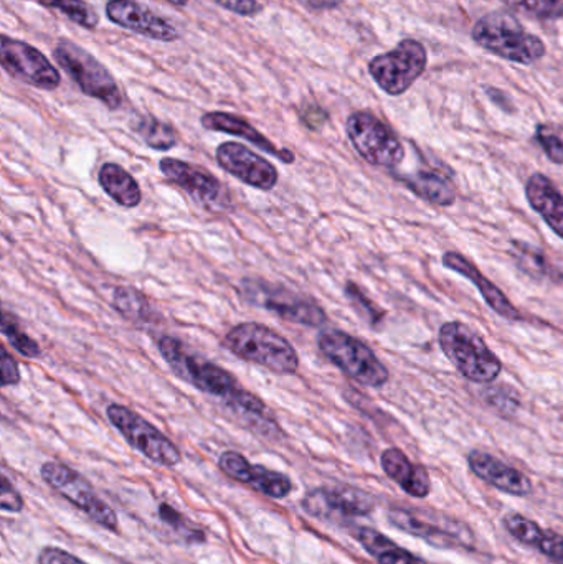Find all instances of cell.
Returning a JSON list of instances; mask_svg holds the SVG:
<instances>
[{
    "mask_svg": "<svg viewBox=\"0 0 563 564\" xmlns=\"http://www.w3.org/2000/svg\"><path fill=\"white\" fill-rule=\"evenodd\" d=\"M159 351L181 380L210 397L220 398L230 411L237 410L250 393L238 383L230 371L191 354L177 338L162 337L159 340Z\"/></svg>",
    "mask_w": 563,
    "mask_h": 564,
    "instance_id": "6da1fadb",
    "label": "cell"
},
{
    "mask_svg": "<svg viewBox=\"0 0 563 564\" xmlns=\"http://www.w3.org/2000/svg\"><path fill=\"white\" fill-rule=\"evenodd\" d=\"M224 345L241 360L261 365L277 375H293L300 368V355L293 345L273 328L257 322L231 327Z\"/></svg>",
    "mask_w": 563,
    "mask_h": 564,
    "instance_id": "7a4b0ae2",
    "label": "cell"
},
{
    "mask_svg": "<svg viewBox=\"0 0 563 564\" xmlns=\"http://www.w3.org/2000/svg\"><path fill=\"white\" fill-rule=\"evenodd\" d=\"M440 347L456 370L475 383H492L501 375L502 364L481 335L463 322H446L440 327Z\"/></svg>",
    "mask_w": 563,
    "mask_h": 564,
    "instance_id": "3957f363",
    "label": "cell"
},
{
    "mask_svg": "<svg viewBox=\"0 0 563 564\" xmlns=\"http://www.w3.org/2000/svg\"><path fill=\"white\" fill-rule=\"evenodd\" d=\"M473 40L483 48L519 65H534L545 56V43L522 29L511 13L495 12L478 20Z\"/></svg>",
    "mask_w": 563,
    "mask_h": 564,
    "instance_id": "277c9868",
    "label": "cell"
},
{
    "mask_svg": "<svg viewBox=\"0 0 563 564\" xmlns=\"http://www.w3.org/2000/svg\"><path fill=\"white\" fill-rule=\"evenodd\" d=\"M321 354L344 375L364 387L382 388L390 373L372 348L343 330L323 332L317 338Z\"/></svg>",
    "mask_w": 563,
    "mask_h": 564,
    "instance_id": "5b68a950",
    "label": "cell"
},
{
    "mask_svg": "<svg viewBox=\"0 0 563 564\" xmlns=\"http://www.w3.org/2000/svg\"><path fill=\"white\" fill-rule=\"evenodd\" d=\"M53 58L78 85L83 95L98 99L112 111L121 108L122 96L118 83L85 48L69 40H59L53 48Z\"/></svg>",
    "mask_w": 563,
    "mask_h": 564,
    "instance_id": "8992f818",
    "label": "cell"
},
{
    "mask_svg": "<svg viewBox=\"0 0 563 564\" xmlns=\"http://www.w3.org/2000/svg\"><path fill=\"white\" fill-rule=\"evenodd\" d=\"M347 138L360 158L370 165L396 169L405 158L399 135L369 111H357L347 118Z\"/></svg>",
    "mask_w": 563,
    "mask_h": 564,
    "instance_id": "52a82bcc",
    "label": "cell"
},
{
    "mask_svg": "<svg viewBox=\"0 0 563 564\" xmlns=\"http://www.w3.org/2000/svg\"><path fill=\"white\" fill-rule=\"evenodd\" d=\"M40 476L46 486L52 487L58 496L86 513L101 529L112 533L119 532V522L115 510L95 492L91 484L82 474L76 473L66 464L52 460V463L43 464Z\"/></svg>",
    "mask_w": 563,
    "mask_h": 564,
    "instance_id": "ba28073f",
    "label": "cell"
},
{
    "mask_svg": "<svg viewBox=\"0 0 563 564\" xmlns=\"http://www.w3.org/2000/svg\"><path fill=\"white\" fill-rule=\"evenodd\" d=\"M429 53L416 40H402L392 52L376 56L369 63L373 82L390 96H400L412 88L425 73Z\"/></svg>",
    "mask_w": 563,
    "mask_h": 564,
    "instance_id": "9c48e42d",
    "label": "cell"
},
{
    "mask_svg": "<svg viewBox=\"0 0 563 564\" xmlns=\"http://www.w3.org/2000/svg\"><path fill=\"white\" fill-rule=\"evenodd\" d=\"M106 414L112 426L128 441L129 446L134 447L152 463L164 467H174L182 463L178 447L141 414L121 404H109Z\"/></svg>",
    "mask_w": 563,
    "mask_h": 564,
    "instance_id": "30bf717a",
    "label": "cell"
},
{
    "mask_svg": "<svg viewBox=\"0 0 563 564\" xmlns=\"http://www.w3.org/2000/svg\"><path fill=\"white\" fill-rule=\"evenodd\" d=\"M389 522L396 529L419 536L440 549H469L475 542V535L468 525L440 513L393 509L389 512Z\"/></svg>",
    "mask_w": 563,
    "mask_h": 564,
    "instance_id": "8fae6325",
    "label": "cell"
},
{
    "mask_svg": "<svg viewBox=\"0 0 563 564\" xmlns=\"http://www.w3.org/2000/svg\"><path fill=\"white\" fill-rule=\"evenodd\" d=\"M245 297L251 304L260 305L273 312L278 317L293 324L320 327L327 321L326 312L313 299L296 294L283 285L271 284L268 281H243Z\"/></svg>",
    "mask_w": 563,
    "mask_h": 564,
    "instance_id": "7c38bea8",
    "label": "cell"
},
{
    "mask_svg": "<svg viewBox=\"0 0 563 564\" xmlns=\"http://www.w3.org/2000/svg\"><path fill=\"white\" fill-rule=\"evenodd\" d=\"M0 62L3 72L33 88L53 91L62 85L58 69L35 46L3 35L0 40Z\"/></svg>",
    "mask_w": 563,
    "mask_h": 564,
    "instance_id": "4fadbf2b",
    "label": "cell"
},
{
    "mask_svg": "<svg viewBox=\"0 0 563 564\" xmlns=\"http://www.w3.org/2000/svg\"><path fill=\"white\" fill-rule=\"evenodd\" d=\"M159 169L169 182L187 192L198 205L207 210L224 212L231 207V198L227 188L205 169L171 158L162 159L159 162Z\"/></svg>",
    "mask_w": 563,
    "mask_h": 564,
    "instance_id": "5bb4252c",
    "label": "cell"
},
{
    "mask_svg": "<svg viewBox=\"0 0 563 564\" xmlns=\"http://www.w3.org/2000/svg\"><path fill=\"white\" fill-rule=\"evenodd\" d=\"M303 509L324 520L356 519L373 512L376 502L366 490L350 486L321 487L303 497Z\"/></svg>",
    "mask_w": 563,
    "mask_h": 564,
    "instance_id": "9a60e30c",
    "label": "cell"
},
{
    "mask_svg": "<svg viewBox=\"0 0 563 564\" xmlns=\"http://www.w3.org/2000/svg\"><path fill=\"white\" fill-rule=\"evenodd\" d=\"M218 165L228 174L250 187L270 192L277 187L278 171L271 162L255 154L247 145L238 142H224L215 152Z\"/></svg>",
    "mask_w": 563,
    "mask_h": 564,
    "instance_id": "2e32d148",
    "label": "cell"
},
{
    "mask_svg": "<svg viewBox=\"0 0 563 564\" xmlns=\"http://www.w3.org/2000/svg\"><path fill=\"white\" fill-rule=\"evenodd\" d=\"M106 17L116 25L159 42H175L181 32L138 0H109Z\"/></svg>",
    "mask_w": 563,
    "mask_h": 564,
    "instance_id": "e0dca14e",
    "label": "cell"
},
{
    "mask_svg": "<svg viewBox=\"0 0 563 564\" xmlns=\"http://www.w3.org/2000/svg\"><path fill=\"white\" fill-rule=\"evenodd\" d=\"M218 467L225 476L245 484V486H250L251 489L264 494L271 499H284L293 490V482H291L290 477L277 473V470L267 469L264 466L250 464L247 457L234 453V451L221 454L220 459H218Z\"/></svg>",
    "mask_w": 563,
    "mask_h": 564,
    "instance_id": "ac0fdd59",
    "label": "cell"
},
{
    "mask_svg": "<svg viewBox=\"0 0 563 564\" xmlns=\"http://www.w3.org/2000/svg\"><path fill=\"white\" fill-rule=\"evenodd\" d=\"M468 466L476 477L501 492L526 497L532 492V482L524 473L502 463L498 457L483 451H473L468 456Z\"/></svg>",
    "mask_w": 563,
    "mask_h": 564,
    "instance_id": "d6986e66",
    "label": "cell"
},
{
    "mask_svg": "<svg viewBox=\"0 0 563 564\" xmlns=\"http://www.w3.org/2000/svg\"><path fill=\"white\" fill-rule=\"evenodd\" d=\"M442 261L448 270L455 271V273L462 274L463 278L472 281L473 284L478 288V291L481 292L486 304H488L496 314L508 318V321H522L521 312L506 297L505 292H502L498 285L492 284L485 274L479 273L478 268H476L472 261L466 260L463 254L448 251V253H445Z\"/></svg>",
    "mask_w": 563,
    "mask_h": 564,
    "instance_id": "ffe728a7",
    "label": "cell"
},
{
    "mask_svg": "<svg viewBox=\"0 0 563 564\" xmlns=\"http://www.w3.org/2000/svg\"><path fill=\"white\" fill-rule=\"evenodd\" d=\"M202 126L207 131L225 132V134L238 135V138L247 139L251 144L257 145L261 151L281 159L286 164H293L294 154L288 149H278L270 139L264 138L257 128L250 124L247 119L241 116L230 115V112H207L202 116Z\"/></svg>",
    "mask_w": 563,
    "mask_h": 564,
    "instance_id": "44dd1931",
    "label": "cell"
},
{
    "mask_svg": "<svg viewBox=\"0 0 563 564\" xmlns=\"http://www.w3.org/2000/svg\"><path fill=\"white\" fill-rule=\"evenodd\" d=\"M383 473L399 484L400 489L416 499H425L432 490L429 470L420 464L412 463L403 451L397 447L383 451L380 457Z\"/></svg>",
    "mask_w": 563,
    "mask_h": 564,
    "instance_id": "7402d4cb",
    "label": "cell"
},
{
    "mask_svg": "<svg viewBox=\"0 0 563 564\" xmlns=\"http://www.w3.org/2000/svg\"><path fill=\"white\" fill-rule=\"evenodd\" d=\"M526 198L532 210L538 212L545 224L563 240V197L551 178L538 172L526 184Z\"/></svg>",
    "mask_w": 563,
    "mask_h": 564,
    "instance_id": "603a6c76",
    "label": "cell"
},
{
    "mask_svg": "<svg viewBox=\"0 0 563 564\" xmlns=\"http://www.w3.org/2000/svg\"><path fill=\"white\" fill-rule=\"evenodd\" d=\"M502 523L519 542L539 550L552 563L563 564V535H559L552 530H542L538 523L519 516V513H509Z\"/></svg>",
    "mask_w": 563,
    "mask_h": 564,
    "instance_id": "cb8c5ba5",
    "label": "cell"
},
{
    "mask_svg": "<svg viewBox=\"0 0 563 564\" xmlns=\"http://www.w3.org/2000/svg\"><path fill=\"white\" fill-rule=\"evenodd\" d=\"M397 181L402 182L410 192L440 207H452L456 200V187L448 175L442 171H416L412 174H396Z\"/></svg>",
    "mask_w": 563,
    "mask_h": 564,
    "instance_id": "d4e9b609",
    "label": "cell"
},
{
    "mask_svg": "<svg viewBox=\"0 0 563 564\" xmlns=\"http://www.w3.org/2000/svg\"><path fill=\"white\" fill-rule=\"evenodd\" d=\"M98 182L102 191L124 208H134L141 204L142 192L138 181L121 165L108 164L99 169Z\"/></svg>",
    "mask_w": 563,
    "mask_h": 564,
    "instance_id": "484cf974",
    "label": "cell"
},
{
    "mask_svg": "<svg viewBox=\"0 0 563 564\" xmlns=\"http://www.w3.org/2000/svg\"><path fill=\"white\" fill-rule=\"evenodd\" d=\"M357 540L367 553L380 564H426L419 556L393 543L389 536L373 529H360Z\"/></svg>",
    "mask_w": 563,
    "mask_h": 564,
    "instance_id": "4316f807",
    "label": "cell"
},
{
    "mask_svg": "<svg viewBox=\"0 0 563 564\" xmlns=\"http://www.w3.org/2000/svg\"><path fill=\"white\" fill-rule=\"evenodd\" d=\"M511 254L518 261L519 268L534 280H563V268L555 264L539 248L522 243V241H515Z\"/></svg>",
    "mask_w": 563,
    "mask_h": 564,
    "instance_id": "83f0119b",
    "label": "cell"
},
{
    "mask_svg": "<svg viewBox=\"0 0 563 564\" xmlns=\"http://www.w3.org/2000/svg\"><path fill=\"white\" fill-rule=\"evenodd\" d=\"M112 305L122 317L131 322H148L151 317L148 297L138 289L128 288V285L116 289Z\"/></svg>",
    "mask_w": 563,
    "mask_h": 564,
    "instance_id": "f1b7e54d",
    "label": "cell"
},
{
    "mask_svg": "<svg viewBox=\"0 0 563 564\" xmlns=\"http://www.w3.org/2000/svg\"><path fill=\"white\" fill-rule=\"evenodd\" d=\"M46 9L58 10L59 13L72 20L83 29L95 30L99 23V15L91 3L85 0H36Z\"/></svg>",
    "mask_w": 563,
    "mask_h": 564,
    "instance_id": "f546056e",
    "label": "cell"
},
{
    "mask_svg": "<svg viewBox=\"0 0 563 564\" xmlns=\"http://www.w3.org/2000/svg\"><path fill=\"white\" fill-rule=\"evenodd\" d=\"M136 131L139 132L145 144L155 151H169L178 142V134L172 126L155 118H144L139 122Z\"/></svg>",
    "mask_w": 563,
    "mask_h": 564,
    "instance_id": "4dcf8cb0",
    "label": "cell"
},
{
    "mask_svg": "<svg viewBox=\"0 0 563 564\" xmlns=\"http://www.w3.org/2000/svg\"><path fill=\"white\" fill-rule=\"evenodd\" d=\"M2 334L9 340V344L23 357L39 358L42 355L40 345L20 328L19 322L15 321V317L9 311L2 312Z\"/></svg>",
    "mask_w": 563,
    "mask_h": 564,
    "instance_id": "1f68e13d",
    "label": "cell"
},
{
    "mask_svg": "<svg viewBox=\"0 0 563 564\" xmlns=\"http://www.w3.org/2000/svg\"><path fill=\"white\" fill-rule=\"evenodd\" d=\"M159 517L165 525L171 527L177 535H181L188 543H204L205 533L197 525L191 522L187 517L182 516L174 507L161 503Z\"/></svg>",
    "mask_w": 563,
    "mask_h": 564,
    "instance_id": "d6a6232c",
    "label": "cell"
},
{
    "mask_svg": "<svg viewBox=\"0 0 563 564\" xmlns=\"http://www.w3.org/2000/svg\"><path fill=\"white\" fill-rule=\"evenodd\" d=\"M535 141L544 149L549 161L563 164V126L539 124L535 129Z\"/></svg>",
    "mask_w": 563,
    "mask_h": 564,
    "instance_id": "836d02e7",
    "label": "cell"
},
{
    "mask_svg": "<svg viewBox=\"0 0 563 564\" xmlns=\"http://www.w3.org/2000/svg\"><path fill=\"white\" fill-rule=\"evenodd\" d=\"M506 6L538 19H555L563 13L562 0H502Z\"/></svg>",
    "mask_w": 563,
    "mask_h": 564,
    "instance_id": "e575fe53",
    "label": "cell"
},
{
    "mask_svg": "<svg viewBox=\"0 0 563 564\" xmlns=\"http://www.w3.org/2000/svg\"><path fill=\"white\" fill-rule=\"evenodd\" d=\"M346 294L349 301L353 302L354 307H356L370 324L377 325L382 321L386 312L380 311L376 304H372L354 282H349V284L346 285Z\"/></svg>",
    "mask_w": 563,
    "mask_h": 564,
    "instance_id": "d590c367",
    "label": "cell"
},
{
    "mask_svg": "<svg viewBox=\"0 0 563 564\" xmlns=\"http://www.w3.org/2000/svg\"><path fill=\"white\" fill-rule=\"evenodd\" d=\"M23 503L22 496L13 489L12 484L9 482L7 476H2V496H0V509L3 512H22Z\"/></svg>",
    "mask_w": 563,
    "mask_h": 564,
    "instance_id": "8d00e7d4",
    "label": "cell"
},
{
    "mask_svg": "<svg viewBox=\"0 0 563 564\" xmlns=\"http://www.w3.org/2000/svg\"><path fill=\"white\" fill-rule=\"evenodd\" d=\"M39 564H88L79 560L78 556L56 549V546H46L39 553Z\"/></svg>",
    "mask_w": 563,
    "mask_h": 564,
    "instance_id": "74e56055",
    "label": "cell"
},
{
    "mask_svg": "<svg viewBox=\"0 0 563 564\" xmlns=\"http://www.w3.org/2000/svg\"><path fill=\"white\" fill-rule=\"evenodd\" d=\"M212 2L220 6L221 9H227L228 12H234L241 17L257 15L261 10L258 0H212Z\"/></svg>",
    "mask_w": 563,
    "mask_h": 564,
    "instance_id": "f35d334b",
    "label": "cell"
},
{
    "mask_svg": "<svg viewBox=\"0 0 563 564\" xmlns=\"http://www.w3.org/2000/svg\"><path fill=\"white\" fill-rule=\"evenodd\" d=\"M0 373H2L3 388L20 383L19 365L13 360L12 355L7 351V348H2V368H0Z\"/></svg>",
    "mask_w": 563,
    "mask_h": 564,
    "instance_id": "ab89813d",
    "label": "cell"
},
{
    "mask_svg": "<svg viewBox=\"0 0 563 564\" xmlns=\"http://www.w3.org/2000/svg\"><path fill=\"white\" fill-rule=\"evenodd\" d=\"M301 119H303L304 124L307 126L310 129H320L321 126L326 124L327 119H329V116H327V112L324 111L321 106L311 105V106H304L303 112H301Z\"/></svg>",
    "mask_w": 563,
    "mask_h": 564,
    "instance_id": "60d3db41",
    "label": "cell"
},
{
    "mask_svg": "<svg viewBox=\"0 0 563 564\" xmlns=\"http://www.w3.org/2000/svg\"><path fill=\"white\" fill-rule=\"evenodd\" d=\"M489 403L495 404L499 411H505V413H515L519 408V400L511 397V390L492 391Z\"/></svg>",
    "mask_w": 563,
    "mask_h": 564,
    "instance_id": "b9f144b4",
    "label": "cell"
},
{
    "mask_svg": "<svg viewBox=\"0 0 563 564\" xmlns=\"http://www.w3.org/2000/svg\"><path fill=\"white\" fill-rule=\"evenodd\" d=\"M307 6L314 10L334 9L339 6L343 0H306Z\"/></svg>",
    "mask_w": 563,
    "mask_h": 564,
    "instance_id": "7bdbcfd3",
    "label": "cell"
},
{
    "mask_svg": "<svg viewBox=\"0 0 563 564\" xmlns=\"http://www.w3.org/2000/svg\"><path fill=\"white\" fill-rule=\"evenodd\" d=\"M165 2L171 3V6L175 7H185L188 3V0H165Z\"/></svg>",
    "mask_w": 563,
    "mask_h": 564,
    "instance_id": "ee69618b",
    "label": "cell"
}]
</instances>
